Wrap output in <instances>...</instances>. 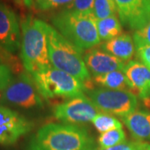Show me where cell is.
I'll return each instance as SVG.
<instances>
[{"label":"cell","mask_w":150,"mask_h":150,"mask_svg":"<svg viewBox=\"0 0 150 150\" xmlns=\"http://www.w3.org/2000/svg\"><path fill=\"white\" fill-rule=\"evenodd\" d=\"M28 150H98L88 130L67 123H47L28 139Z\"/></svg>","instance_id":"obj_1"},{"label":"cell","mask_w":150,"mask_h":150,"mask_svg":"<svg viewBox=\"0 0 150 150\" xmlns=\"http://www.w3.org/2000/svg\"><path fill=\"white\" fill-rule=\"evenodd\" d=\"M47 26L48 23L32 15L22 19L20 57L30 74L53 67L48 54Z\"/></svg>","instance_id":"obj_2"},{"label":"cell","mask_w":150,"mask_h":150,"mask_svg":"<svg viewBox=\"0 0 150 150\" xmlns=\"http://www.w3.org/2000/svg\"><path fill=\"white\" fill-rule=\"evenodd\" d=\"M51 23L61 35L83 51L100 43L97 18L93 13H83L63 8L52 16Z\"/></svg>","instance_id":"obj_3"},{"label":"cell","mask_w":150,"mask_h":150,"mask_svg":"<svg viewBox=\"0 0 150 150\" xmlns=\"http://www.w3.org/2000/svg\"><path fill=\"white\" fill-rule=\"evenodd\" d=\"M47 33L48 54L52 66L75 77L86 88H91V75L83 60V51L67 40L55 28L48 24Z\"/></svg>","instance_id":"obj_4"},{"label":"cell","mask_w":150,"mask_h":150,"mask_svg":"<svg viewBox=\"0 0 150 150\" xmlns=\"http://www.w3.org/2000/svg\"><path fill=\"white\" fill-rule=\"evenodd\" d=\"M33 79L39 94L50 100L55 98H73L83 95L86 86L78 79L54 67L33 74Z\"/></svg>","instance_id":"obj_5"},{"label":"cell","mask_w":150,"mask_h":150,"mask_svg":"<svg viewBox=\"0 0 150 150\" xmlns=\"http://www.w3.org/2000/svg\"><path fill=\"white\" fill-rule=\"evenodd\" d=\"M88 98L101 112L124 118L137 110L139 101L134 92L103 88L87 90Z\"/></svg>","instance_id":"obj_6"},{"label":"cell","mask_w":150,"mask_h":150,"mask_svg":"<svg viewBox=\"0 0 150 150\" xmlns=\"http://www.w3.org/2000/svg\"><path fill=\"white\" fill-rule=\"evenodd\" d=\"M1 103L25 110H41L43 103L32 75L21 73L13 79L3 91Z\"/></svg>","instance_id":"obj_7"},{"label":"cell","mask_w":150,"mask_h":150,"mask_svg":"<svg viewBox=\"0 0 150 150\" xmlns=\"http://www.w3.org/2000/svg\"><path fill=\"white\" fill-rule=\"evenodd\" d=\"M19 23L14 11L0 2V57L9 63L13 53L21 48Z\"/></svg>","instance_id":"obj_8"},{"label":"cell","mask_w":150,"mask_h":150,"mask_svg":"<svg viewBox=\"0 0 150 150\" xmlns=\"http://www.w3.org/2000/svg\"><path fill=\"white\" fill-rule=\"evenodd\" d=\"M98 112L99 110L84 94L56 104L53 108L56 119L63 123L75 125L92 122Z\"/></svg>","instance_id":"obj_9"},{"label":"cell","mask_w":150,"mask_h":150,"mask_svg":"<svg viewBox=\"0 0 150 150\" xmlns=\"http://www.w3.org/2000/svg\"><path fill=\"white\" fill-rule=\"evenodd\" d=\"M34 124L19 112L5 106H0V144H14L28 134Z\"/></svg>","instance_id":"obj_10"},{"label":"cell","mask_w":150,"mask_h":150,"mask_svg":"<svg viewBox=\"0 0 150 150\" xmlns=\"http://www.w3.org/2000/svg\"><path fill=\"white\" fill-rule=\"evenodd\" d=\"M121 23L132 30L144 28L150 19V0H115Z\"/></svg>","instance_id":"obj_11"},{"label":"cell","mask_w":150,"mask_h":150,"mask_svg":"<svg viewBox=\"0 0 150 150\" xmlns=\"http://www.w3.org/2000/svg\"><path fill=\"white\" fill-rule=\"evenodd\" d=\"M83 60L93 78L114 71H123L126 64L123 60L108 54L100 48H92L83 55Z\"/></svg>","instance_id":"obj_12"},{"label":"cell","mask_w":150,"mask_h":150,"mask_svg":"<svg viewBox=\"0 0 150 150\" xmlns=\"http://www.w3.org/2000/svg\"><path fill=\"white\" fill-rule=\"evenodd\" d=\"M132 92L144 101L150 100V69L139 61L130 60L123 70Z\"/></svg>","instance_id":"obj_13"},{"label":"cell","mask_w":150,"mask_h":150,"mask_svg":"<svg viewBox=\"0 0 150 150\" xmlns=\"http://www.w3.org/2000/svg\"><path fill=\"white\" fill-rule=\"evenodd\" d=\"M131 135L139 142L150 141V111L137 109L122 118Z\"/></svg>","instance_id":"obj_14"},{"label":"cell","mask_w":150,"mask_h":150,"mask_svg":"<svg viewBox=\"0 0 150 150\" xmlns=\"http://www.w3.org/2000/svg\"><path fill=\"white\" fill-rule=\"evenodd\" d=\"M100 48L123 62L132 59L136 50L134 38L127 33H122L118 37L103 43Z\"/></svg>","instance_id":"obj_15"},{"label":"cell","mask_w":150,"mask_h":150,"mask_svg":"<svg viewBox=\"0 0 150 150\" xmlns=\"http://www.w3.org/2000/svg\"><path fill=\"white\" fill-rule=\"evenodd\" d=\"M94 83L100 88L113 90H131L129 81L123 71H114L93 78Z\"/></svg>","instance_id":"obj_16"},{"label":"cell","mask_w":150,"mask_h":150,"mask_svg":"<svg viewBox=\"0 0 150 150\" xmlns=\"http://www.w3.org/2000/svg\"><path fill=\"white\" fill-rule=\"evenodd\" d=\"M97 28L100 40H111L122 34L123 27L117 15L97 20Z\"/></svg>","instance_id":"obj_17"},{"label":"cell","mask_w":150,"mask_h":150,"mask_svg":"<svg viewBox=\"0 0 150 150\" xmlns=\"http://www.w3.org/2000/svg\"><path fill=\"white\" fill-rule=\"evenodd\" d=\"M126 141V134L122 129H115L100 134L98 144L99 149H108L121 144Z\"/></svg>","instance_id":"obj_18"},{"label":"cell","mask_w":150,"mask_h":150,"mask_svg":"<svg viewBox=\"0 0 150 150\" xmlns=\"http://www.w3.org/2000/svg\"><path fill=\"white\" fill-rule=\"evenodd\" d=\"M92 123L100 134L112 129L123 128L121 122L115 116L103 112H98L96 117L93 119Z\"/></svg>","instance_id":"obj_19"},{"label":"cell","mask_w":150,"mask_h":150,"mask_svg":"<svg viewBox=\"0 0 150 150\" xmlns=\"http://www.w3.org/2000/svg\"><path fill=\"white\" fill-rule=\"evenodd\" d=\"M118 12L115 0H95L93 13L97 20L116 15Z\"/></svg>","instance_id":"obj_20"},{"label":"cell","mask_w":150,"mask_h":150,"mask_svg":"<svg viewBox=\"0 0 150 150\" xmlns=\"http://www.w3.org/2000/svg\"><path fill=\"white\" fill-rule=\"evenodd\" d=\"M73 0H32L33 9L40 12H48L59 8H64Z\"/></svg>","instance_id":"obj_21"},{"label":"cell","mask_w":150,"mask_h":150,"mask_svg":"<svg viewBox=\"0 0 150 150\" xmlns=\"http://www.w3.org/2000/svg\"><path fill=\"white\" fill-rule=\"evenodd\" d=\"M94 1L95 0H73V2L69 5H68L64 8H68L79 13H93Z\"/></svg>","instance_id":"obj_22"},{"label":"cell","mask_w":150,"mask_h":150,"mask_svg":"<svg viewBox=\"0 0 150 150\" xmlns=\"http://www.w3.org/2000/svg\"><path fill=\"white\" fill-rule=\"evenodd\" d=\"M137 56L141 63L150 69V44L135 43Z\"/></svg>","instance_id":"obj_23"},{"label":"cell","mask_w":150,"mask_h":150,"mask_svg":"<svg viewBox=\"0 0 150 150\" xmlns=\"http://www.w3.org/2000/svg\"><path fill=\"white\" fill-rule=\"evenodd\" d=\"M134 43L150 44V19L144 27L134 32Z\"/></svg>","instance_id":"obj_24"},{"label":"cell","mask_w":150,"mask_h":150,"mask_svg":"<svg viewBox=\"0 0 150 150\" xmlns=\"http://www.w3.org/2000/svg\"><path fill=\"white\" fill-rule=\"evenodd\" d=\"M13 78L8 65L0 64V90L4 91Z\"/></svg>","instance_id":"obj_25"},{"label":"cell","mask_w":150,"mask_h":150,"mask_svg":"<svg viewBox=\"0 0 150 150\" xmlns=\"http://www.w3.org/2000/svg\"><path fill=\"white\" fill-rule=\"evenodd\" d=\"M142 142L139 141H125L121 144L108 149H99L98 150H139Z\"/></svg>","instance_id":"obj_26"},{"label":"cell","mask_w":150,"mask_h":150,"mask_svg":"<svg viewBox=\"0 0 150 150\" xmlns=\"http://www.w3.org/2000/svg\"><path fill=\"white\" fill-rule=\"evenodd\" d=\"M139 150H150V144L145 143V142H142Z\"/></svg>","instance_id":"obj_27"},{"label":"cell","mask_w":150,"mask_h":150,"mask_svg":"<svg viewBox=\"0 0 150 150\" xmlns=\"http://www.w3.org/2000/svg\"><path fill=\"white\" fill-rule=\"evenodd\" d=\"M16 4H18V5L20 6H23V0H13Z\"/></svg>","instance_id":"obj_28"},{"label":"cell","mask_w":150,"mask_h":150,"mask_svg":"<svg viewBox=\"0 0 150 150\" xmlns=\"http://www.w3.org/2000/svg\"><path fill=\"white\" fill-rule=\"evenodd\" d=\"M2 94H3V91L0 90V101H1V98H2Z\"/></svg>","instance_id":"obj_29"},{"label":"cell","mask_w":150,"mask_h":150,"mask_svg":"<svg viewBox=\"0 0 150 150\" xmlns=\"http://www.w3.org/2000/svg\"><path fill=\"white\" fill-rule=\"evenodd\" d=\"M0 62H3V59H1V57H0Z\"/></svg>","instance_id":"obj_30"},{"label":"cell","mask_w":150,"mask_h":150,"mask_svg":"<svg viewBox=\"0 0 150 150\" xmlns=\"http://www.w3.org/2000/svg\"><path fill=\"white\" fill-rule=\"evenodd\" d=\"M0 2H1V0H0Z\"/></svg>","instance_id":"obj_31"}]
</instances>
